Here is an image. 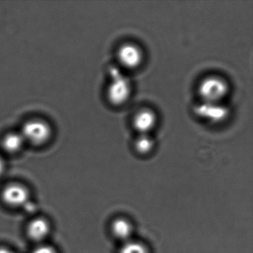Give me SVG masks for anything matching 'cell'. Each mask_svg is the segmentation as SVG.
Listing matches in <instances>:
<instances>
[{"label": "cell", "mask_w": 253, "mask_h": 253, "mask_svg": "<svg viewBox=\"0 0 253 253\" xmlns=\"http://www.w3.org/2000/svg\"><path fill=\"white\" fill-rule=\"evenodd\" d=\"M229 91L227 83L220 77L210 76L203 80L198 87L201 101L221 103Z\"/></svg>", "instance_id": "2"}, {"label": "cell", "mask_w": 253, "mask_h": 253, "mask_svg": "<svg viewBox=\"0 0 253 253\" xmlns=\"http://www.w3.org/2000/svg\"><path fill=\"white\" fill-rule=\"evenodd\" d=\"M119 253H149V252L143 243L130 239L124 242Z\"/></svg>", "instance_id": "12"}, {"label": "cell", "mask_w": 253, "mask_h": 253, "mask_svg": "<svg viewBox=\"0 0 253 253\" xmlns=\"http://www.w3.org/2000/svg\"><path fill=\"white\" fill-rule=\"evenodd\" d=\"M194 110L200 118L212 123L224 121L229 115V109L221 103L201 101L195 106Z\"/></svg>", "instance_id": "4"}, {"label": "cell", "mask_w": 253, "mask_h": 253, "mask_svg": "<svg viewBox=\"0 0 253 253\" xmlns=\"http://www.w3.org/2000/svg\"><path fill=\"white\" fill-rule=\"evenodd\" d=\"M112 234L117 239L126 241L131 239L133 233V226L131 222L124 217H118L112 223Z\"/></svg>", "instance_id": "9"}, {"label": "cell", "mask_w": 253, "mask_h": 253, "mask_svg": "<svg viewBox=\"0 0 253 253\" xmlns=\"http://www.w3.org/2000/svg\"><path fill=\"white\" fill-rule=\"evenodd\" d=\"M0 253H16L11 249L6 247H0Z\"/></svg>", "instance_id": "15"}, {"label": "cell", "mask_w": 253, "mask_h": 253, "mask_svg": "<svg viewBox=\"0 0 253 253\" xmlns=\"http://www.w3.org/2000/svg\"><path fill=\"white\" fill-rule=\"evenodd\" d=\"M155 146V140L149 134H140L135 139L134 147L136 151L141 155L149 153Z\"/></svg>", "instance_id": "11"}, {"label": "cell", "mask_w": 253, "mask_h": 253, "mask_svg": "<svg viewBox=\"0 0 253 253\" xmlns=\"http://www.w3.org/2000/svg\"><path fill=\"white\" fill-rule=\"evenodd\" d=\"M111 81L107 88V97L114 106H121L129 98L131 85L128 78L119 70L112 66L109 70Z\"/></svg>", "instance_id": "1"}, {"label": "cell", "mask_w": 253, "mask_h": 253, "mask_svg": "<svg viewBox=\"0 0 253 253\" xmlns=\"http://www.w3.org/2000/svg\"><path fill=\"white\" fill-rule=\"evenodd\" d=\"M5 169V160L3 159L1 155H0V175L3 174L4 171Z\"/></svg>", "instance_id": "14"}, {"label": "cell", "mask_w": 253, "mask_h": 253, "mask_svg": "<svg viewBox=\"0 0 253 253\" xmlns=\"http://www.w3.org/2000/svg\"><path fill=\"white\" fill-rule=\"evenodd\" d=\"M32 253H58L54 247L47 244H41L37 247Z\"/></svg>", "instance_id": "13"}, {"label": "cell", "mask_w": 253, "mask_h": 253, "mask_svg": "<svg viewBox=\"0 0 253 253\" xmlns=\"http://www.w3.org/2000/svg\"><path fill=\"white\" fill-rule=\"evenodd\" d=\"M51 226L49 222L43 217L33 219L27 226L29 238L35 242H42L49 235Z\"/></svg>", "instance_id": "8"}, {"label": "cell", "mask_w": 253, "mask_h": 253, "mask_svg": "<svg viewBox=\"0 0 253 253\" xmlns=\"http://www.w3.org/2000/svg\"><path fill=\"white\" fill-rule=\"evenodd\" d=\"M29 189L20 183H10L2 192V199L7 205L11 207L26 206L29 202Z\"/></svg>", "instance_id": "5"}, {"label": "cell", "mask_w": 253, "mask_h": 253, "mask_svg": "<svg viewBox=\"0 0 253 253\" xmlns=\"http://www.w3.org/2000/svg\"><path fill=\"white\" fill-rule=\"evenodd\" d=\"M25 141L40 146L49 140L51 129L49 125L41 120L28 121L23 126L21 132Z\"/></svg>", "instance_id": "3"}, {"label": "cell", "mask_w": 253, "mask_h": 253, "mask_svg": "<svg viewBox=\"0 0 253 253\" xmlns=\"http://www.w3.org/2000/svg\"><path fill=\"white\" fill-rule=\"evenodd\" d=\"M117 57L121 66L125 69H134L141 64L143 53L134 44L125 43L120 47Z\"/></svg>", "instance_id": "6"}, {"label": "cell", "mask_w": 253, "mask_h": 253, "mask_svg": "<svg viewBox=\"0 0 253 253\" xmlns=\"http://www.w3.org/2000/svg\"><path fill=\"white\" fill-rule=\"evenodd\" d=\"M25 142L21 133H9L2 140V149L8 153H17L22 149Z\"/></svg>", "instance_id": "10"}, {"label": "cell", "mask_w": 253, "mask_h": 253, "mask_svg": "<svg viewBox=\"0 0 253 253\" xmlns=\"http://www.w3.org/2000/svg\"><path fill=\"white\" fill-rule=\"evenodd\" d=\"M157 117L150 109H143L139 111L133 119L134 128L140 134H149L156 124Z\"/></svg>", "instance_id": "7"}]
</instances>
